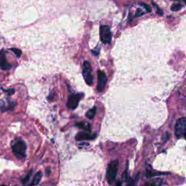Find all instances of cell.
<instances>
[{
  "label": "cell",
  "instance_id": "cell-18",
  "mask_svg": "<svg viewBox=\"0 0 186 186\" xmlns=\"http://www.w3.org/2000/svg\"><path fill=\"white\" fill-rule=\"evenodd\" d=\"M140 5H143V7H144L145 8H146V12H151L152 9H151V7H150L149 5H146V4H145V3H141V4H140Z\"/></svg>",
  "mask_w": 186,
  "mask_h": 186
},
{
  "label": "cell",
  "instance_id": "cell-3",
  "mask_svg": "<svg viewBox=\"0 0 186 186\" xmlns=\"http://www.w3.org/2000/svg\"><path fill=\"white\" fill-rule=\"evenodd\" d=\"M186 132V119L185 117L180 118L175 126V134L177 138L185 135Z\"/></svg>",
  "mask_w": 186,
  "mask_h": 186
},
{
  "label": "cell",
  "instance_id": "cell-25",
  "mask_svg": "<svg viewBox=\"0 0 186 186\" xmlns=\"http://www.w3.org/2000/svg\"><path fill=\"white\" fill-rule=\"evenodd\" d=\"M185 3H186V2H185Z\"/></svg>",
  "mask_w": 186,
  "mask_h": 186
},
{
  "label": "cell",
  "instance_id": "cell-1",
  "mask_svg": "<svg viewBox=\"0 0 186 186\" xmlns=\"http://www.w3.org/2000/svg\"><path fill=\"white\" fill-rule=\"evenodd\" d=\"M26 144L21 140H17L13 142L12 145V152L18 159H22L26 157Z\"/></svg>",
  "mask_w": 186,
  "mask_h": 186
},
{
  "label": "cell",
  "instance_id": "cell-2",
  "mask_svg": "<svg viewBox=\"0 0 186 186\" xmlns=\"http://www.w3.org/2000/svg\"><path fill=\"white\" fill-rule=\"evenodd\" d=\"M118 169H119V162L117 160L112 161L108 165L106 171V179L109 185H113L116 177Z\"/></svg>",
  "mask_w": 186,
  "mask_h": 186
},
{
  "label": "cell",
  "instance_id": "cell-9",
  "mask_svg": "<svg viewBox=\"0 0 186 186\" xmlns=\"http://www.w3.org/2000/svg\"><path fill=\"white\" fill-rule=\"evenodd\" d=\"M0 68L3 70H8L11 68V65L7 63L5 55L3 52L0 53Z\"/></svg>",
  "mask_w": 186,
  "mask_h": 186
},
{
  "label": "cell",
  "instance_id": "cell-6",
  "mask_svg": "<svg viewBox=\"0 0 186 186\" xmlns=\"http://www.w3.org/2000/svg\"><path fill=\"white\" fill-rule=\"evenodd\" d=\"M83 96V94H74L69 96V100L67 102V107L68 108L71 109V110H74L77 108L78 103H79L80 100Z\"/></svg>",
  "mask_w": 186,
  "mask_h": 186
},
{
  "label": "cell",
  "instance_id": "cell-19",
  "mask_svg": "<svg viewBox=\"0 0 186 186\" xmlns=\"http://www.w3.org/2000/svg\"><path fill=\"white\" fill-rule=\"evenodd\" d=\"M142 14H143V12H142V10L141 9L137 10V13H136V15L140 16V15H142Z\"/></svg>",
  "mask_w": 186,
  "mask_h": 186
},
{
  "label": "cell",
  "instance_id": "cell-8",
  "mask_svg": "<svg viewBox=\"0 0 186 186\" xmlns=\"http://www.w3.org/2000/svg\"><path fill=\"white\" fill-rule=\"evenodd\" d=\"M96 135H92V134L84 133V132H80L78 133L76 136V140L78 141H82V140H94L96 137Z\"/></svg>",
  "mask_w": 186,
  "mask_h": 186
},
{
  "label": "cell",
  "instance_id": "cell-14",
  "mask_svg": "<svg viewBox=\"0 0 186 186\" xmlns=\"http://www.w3.org/2000/svg\"><path fill=\"white\" fill-rule=\"evenodd\" d=\"M96 112H97L96 107H94V108H92V109H90V110H89L86 113V116L87 117L88 119H92L94 118L95 116Z\"/></svg>",
  "mask_w": 186,
  "mask_h": 186
},
{
  "label": "cell",
  "instance_id": "cell-11",
  "mask_svg": "<svg viewBox=\"0 0 186 186\" xmlns=\"http://www.w3.org/2000/svg\"><path fill=\"white\" fill-rule=\"evenodd\" d=\"M42 171H38V172L36 173V175H35V176L34 177V179H33V180L31 184H29L28 186H35L37 185L39 183V182H40L41 179H42Z\"/></svg>",
  "mask_w": 186,
  "mask_h": 186
},
{
  "label": "cell",
  "instance_id": "cell-23",
  "mask_svg": "<svg viewBox=\"0 0 186 186\" xmlns=\"http://www.w3.org/2000/svg\"><path fill=\"white\" fill-rule=\"evenodd\" d=\"M184 136H185V139H186V132H185V135H184Z\"/></svg>",
  "mask_w": 186,
  "mask_h": 186
},
{
  "label": "cell",
  "instance_id": "cell-15",
  "mask_svg": "<svg viewBox=\"0 0 186 186\" xmlns=\"http://www.w3.org/2000/svg\"><path fill=\"white\" fill-rule=\"evenodd\" d=\"M32 170H31L29 172H28V174L26 175V176H25L24 177H23V178L21 179L22 183L23 184H27L30 180V178H31V176H32Z\"/></svg>",
  "mask_w": 186,
  "mask_h": 186
},
{
  "label": "cell",
  "instance_id": "cell-17",
  "mask_svg": "<svg viewBox=\"0 0 186 186\" xmlns=\"http://www.w3.org/2000/svg\"><path fill=\"white\" fill-rule=\"evenodd\" d=\"M11 50H12V52H13L14 53H15V55H16V56H17L18 57H19L21 56L22 52H21V50H20V49H15V48H12V49H11Z\"/></svg>",
  "mask_w": 186,
  "mask_h": 186
},
{
  "label": "cell",
  "instance_id": "cell-20",
  "mask_svg": "<svg viewBox=\"0 0 186 186\" xmlns=\"http://www.w3.org/2000/svg\"><path fill=\"white\" fill-rule=\"evenodd\" d=\"M129 183H128L127 186H135V185H134V183H133V182L132 181L131 179H129Z\"/></svg>",
  "mask_w": 186,
  "mask_h": 186
},
{
  "label": "cell",
  "instance_id": "cell-13",
  "mask_svg": "<svg viewBox=\"0 0 186 186\" xmlns=\"http://www.w3.org/2000/svg\"><path fill=\"white\" fill-rule=\"evenodd\" d=\"M168 175V174L164 172H156V171H150L149 169H147V171H146V176L147 177H154L158 176V175Z\"/></svg>",
  "mask_w": 186,
  "mask_h": 186
},
{
  "label": "cell",
  "instance_id": "cell-4",
  "mask_svg": "<svg viewBox=\"0 0 186 186\" xmlns=\"http://www.w3.org/2000/svg\"><path fill=\"white\" fill-rule=\"evenodd\" d=\"M100 40L103 44H109L111 41V32L108 26L103 25L100 27Z\"/></svg>",
  "mask_w": 186,
  "mask_h": 186
},
{
  "label": "cell",
  "instance_id": "cell-7",
  "mask_svg": "<svg viewBox=\"0 0 186 186\" xmlns=\"http://www.w3.org/2000/svg\"><path fill=\"white\" fill-rule=\"evenodd\" d=\"M98 91L102 92L105 87L107 83V76L102 71H98Z\"/></svg>",
  "mask_w": 186,
  "mask_h": 186
},
{
  "label": "cell",
  "instance_id": "cell-22",
  "mask_svg": "<svg viewBox=\"0 0 186 186\" xmlns=\"http://www.w3.org/2000/svg\"><path fill=\"white\" fill-rule=\"evenodd\" d=\"M116 186H121V182H120V181H118V182H117Z\"/></svg>",
  "mask_w": 186,
  "mask_h": 186
},
{
  "label": "cell",
  "instance_id": "cell-5",
  "mask_svg": "<svg viewBox=\"0 0 186 186\" xmlns=\"http://www.w3.org/2000/svg\"><path fill=\"white\" fill-rule=\"evenodd\" d=\"M92 67L90 63L87 61L84 62V69H83V76L86 83L88 85H92L93 83V77L92 74Z\"/></svg>",
  "mask_w": 186,
  "mask_h": 186
},
{
  "label": "cell",
  "instance_id": "cell-24",
  "mask_svg": "<svg viewBox=\"0 0 186 186\" xmlns=\"http://www.w3.org/2000/svg\"><path fill=\"white\" fill-rule=\"evenodd\" d=\"M1 186H5V185H1Z\"/></svg>",
  "mask_w": 186,
  "mask_h": 186
},
{
  "label": "cell",
  "instance_id": "cell-10",
  "mask_svg": "<svg viewBox=\"0 0 186 186\" xmlns=\"http://www.w3.org/2000/svg\"><path fill=\"white\" fill-rule=\"evenodd\" d=\"M164 184V180L163 179L156 178L146 182L142 186H162Z\"/></svg>",
  "mask_w": 186,
  "mask_h": 186
},
{
  "label": "cell",
  "instance_id": "cell-16",
  "mask_svg": "<svg viewBox=\"0 0 186 186\" xmlns=\"http://www.w3.org/2000/svg\"><path fill=\"white\" fill-rule=\"evenodd\" d=\"M182 7H183V6L180 4H174V5H172V6L171 7V11H174V12H177L179 11V10H180L182 9Z\"/></svg>",
  "mask_w": 186,
  "mask_h": 186
},
{
  "label": "cell",
  "instance_id": "cell-21",
  "mask_svg": "<svg viewBox=\"0 0 186 186\" xmlns=\"http://www.w3.org/2000/svg\"><path fill=\"white\" fill-rule=\"evenodd\" d=\"M49 174H50V169L48 168L46 170V175H47V176H49Z\"/></svg>",
  "mask_w": 186,
  "mask_h": 186
},
{
  "label": "cell",
  "instance_id": "cell-12",
  "mask_svg": "<svg viewBox=\"0 0 186 186\" xmlns=\"http://www.w3.org/2000/svg\"><path fill=\"white\" fill-rule=\"evenodd\" d=\"M76 126L78 128H80V129L87 130V131H91V125L88 122H86V121H82V122L76 124Z\"/></svg>",
  "mask_w": 186,
  "mask_h": 186
}]
</instances>
